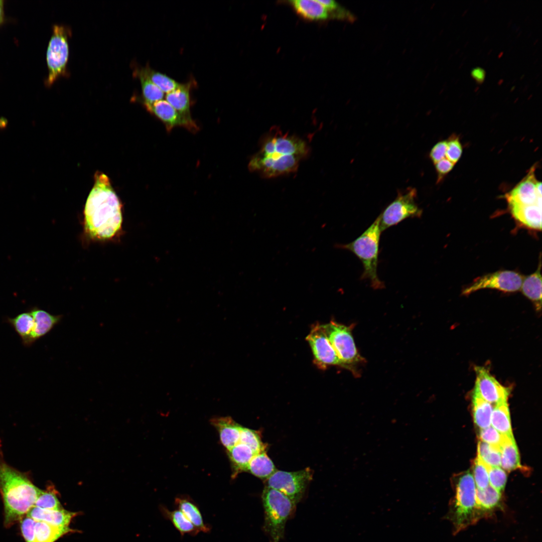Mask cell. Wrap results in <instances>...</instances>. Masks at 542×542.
Returning <instances> with one entry per match:
<instances>
[{
  "instance_id": "cell-1",
  "label": "cell",
  "mask_w": 542,
  "mask_h": 542,
  "mask_svg": "<svg viewBox=\"0 0 542 542\" xmlns=\"http://www.w3.org/2000/svg\"><path fill=\"white\" fill-rule=\"evenodd\" d=\"M310 150L305 140L274 126L261 138L259 149L250 158L248 168L266 179L295 173Z\"/></svg>"
},
{
  "instance_id": "cell-2",
  "label": "cell",
  "mask_w": 542,
  "mask_h": 542,
  "mask_svg": "<svg viewBox=\"0 0 542 542\" xmlns=\"http://www.w3.org/2000/svg\"><path fill=\"white\" fill-rule=\"evenodd\" d=\"M85 227L92 237L106 239L114 236L121 228V204L109 178L97 172L94 184L84 208Z\"/></svg>"
},
{
  "instance_id": "cell-3",
  "label": "cell",
  "mask_w": 542,
  "mask_h": 542,
  "mask_svg": "<svg viewBox=\"0 0 542 542\" xmlns=\"http://www.w3.org/2000/svg\"><path fill=\"white\" fill-rule=\"evenodd\" d=\"M41 490L28 475L0 461V494L4 505V524L9 527L32 508Z\"/></svg>"
},
{
  "instance_id": "cell-4",
  "label": "cell",
  "mask_w": 542,
  "mask_h": 542,
  "mask_svg": "<svg viewBox=\"0 0 542 542\" xmlns=\"http://www.w3.org/2000/svg\"><path fill=\"white\" fill-rule=\"evenodd\" d=\"M379 216L358 237L347 244H337V248L348 250L354 253L363 266L362 279L368 280L374 289L384 288L377 275L379 243L381 230Z\"/></svg>"
},
{
  "instance_id": "cell-5",
  "label": "cell",
  "mask_w": 542,
  "mask_h": 542,
  "mask_svg": "<svg viewBox=\"0 0 542 542\" xmlns=\"http://www.w3.org/2000/svg\"><path fill=\"white\" fill-rule=\"evenodd\" d=\"M261 499L264 511V530L270 542H280L296 504L282 492L267 486L263 489Z\"/></svg>"
},
{
  "instance_id": "cell-6",
  "label": "cell",
  "mask_w": 542,
  "mask_h": 542,
  "mask_svg": "<svg viewBox=\"0 0 542 542\" xmlns=\"http://www.w3.org/2000/svg\"><path fill=\"white\" fill-rule=\"evenodd\" d=\"M476 490L475 481L470 473L466 472L459 478L454 499L447 514L455 534L477 522Z\"/></svg>"
},
{
  "instance_id": "cell-7",
  "label": "cell",
  "mask_w": 542,
  "mask_h": 542,
  "mask_svg": "<svg viewBox=\"0 0 542 542\" xmlns=\"http://www.w3.org/2000/svg\"><path fill=\"white\" fill-rule=\"evenodd\" d=\"M329 342L347 369L356 373L354 366L364 362L352 334L353 325L346 326L334 321L321 324Z\"/></svg>"
},
{
  "instance_id": "cell-8",
  "label": "cell",
  "mask_w": 542,
  "mask_h": 542,
  "mask_svg": "<svg viewBox=\"0 0 542 542\" xmlns=\"http://www.w3.org/2000/svg\"><path fill=\"white\" fill-rule=\"evenodd\" d=\"M71 30L66 26L55 25L47 51V62L48 76L47 84L50 85L59 77L67 73V64L69 57L68 37Z\"/></svg>"
},
{
  "instance_id": "cell-9",
  "label": "cell",
  "mask_w": 542,
  "mask_h": 542,
  "mask_svg": "<svg viewBox=\"0 0 542 542\" xmlns=\"http://www.w3.org/2000/svg\"><path fill=\"white\" fill-rule=\"evenodd\" d=\"M417 197V191L414 188L399 192L396 198L379 215L381 231L406 218L421 217L422 210L416 202Z\"/></svg>"
},
{
  "instance_id": "cell-10",
  "label": "cell",
  "mask_w": 542,
  "mask_h": 542,
  "mask_svg": "<svg viewBox=\"0 0 542 542\" xmlns=\"http://www.w3.org/2000/svg\"><path fill=\"white\" fill-rule=\"evenodd\" d=\"M313 475L309 467L294 472L276 470L266 480V486L280 491L297 504L304 495Z\"/></svg>"
},
{
  "instance_id": "cell-11",
  "label": "cell",
  "mask_w": 542,
  "mask_h": 542,
  "mask_svg": "<svg viewBox=\"0 0 542 542\" xmlns=\"http://www.w3.org/2000/svg\"><path fill=\"white\" fill-rule=\"evenodd\" d=\"M523 276L516 272L499 270L478 277L462 294L469 295L481 289H496L504 292H514L520 290Z\"/></svg>"
},
{
  "instance_id": "cell-12",
  "label": "cell",
  "mask_w": 542,
  "mask_h": 542,
  "mask_svg": "<svg viewBox=\"0 0 542 542\" xmlns=\"http://www.w3.org/2000/svg\"><path fill=\"white\" fill-rule=\"evenodd\" d=\"M306 340L312 351L314 363L318 368L326 369L329 366L335 365L347 369L329 342L321 324L313 326Z\"/></svg>"
},
{
  "instance_id": "cell-13",
  "label": "cell",
  "mask_w": 542,
  "mask_h": 542,
  "mask_svg": "<svg viewBox=\"0 0 542 542\" xmlns=\"http://www.w3.org/2000/svg\"><path fill=\"white\" fill-rule=\"evenodd\" d=\"M143 105L150 113L163 123L168 132L177 126L183 127L192 133L199 130V127L192 118L181 114L166 100Z\"/></svg>"
},
{
  "instance_id": "cell-14",
  "label": "cell",
  "mask_w": 542,
  "mask_h": 542,
  "mask_svg": "<svg viewBox=\"0 0 542 542\" xmlns=\"http://www.w3.org/2000/svg\"><path fill=\"white\" fill-rule=\"evenodd\" d=\"M474 391L486 401L495 405L506 402L509 389L502 385L485 368L475 367Z\"/></svg>"
},
{
  "instance_id": "cell-15",
  "label": "cell",
  "mask_w": 542,
  "mask_h": 542,
  "mask_svg": "<svg viewBox=\"0 0 542 542\" xmlns=\"http://www.w3.org/2000/svg\"><path fill=\"white\" fill-rule=\"evenodd\" d=\"M534 167L531 169L528 174L509 193L506 198L508 205L527 206L535 204L541 207V196L536 191L537 181L534 173Z\"/></svg>"
},
{
  "instance_id": "cell-16",
  "label": "cell",
  "mask_w": 542,
  "mask_h": 542,
  "mask_svg": "<svg viewBox=\"0 0 542 542\" xmlns=\"http://www.w3.org/2000/svg\"><path fill=\"white\" fill-rule=\"evenodd\" d=\"M501 493L490 485L483 489L476 490V519L477 522L489 517L502 508Z\"/></svg>"
},
{
  "instance_id": "cell-17",
  "label": "cell",
  "mask_w": 542,
  "mask_h": 542,
  "mask_svg": "<svg viewBox=\"0 0 542 542\" xmlns=\"http://www.w3.org/2000/svg\"><path fill=\"white\" fill-rule=\"evenodd\" d=\"M34 320V327L29 340V346L48 334L60 321L61 315H53L36 307L29 311Z\"/></svg>"
},
{
  "instance_id": "cell-18",
  "label": "cell",
  "mask_w": 542,
  "mask_h": 542,
  "mask_svg": "<svg viewBox=\"0 0 542 542\" xmlns=\"http://www.w3.org/2000/svg\"><path fill=\"white\" fill-rule=\"evenodd\" d=\"M210 422L217 430L221 442L227 451L239 443L242 426L231 417L213 418Z\"/></svg>"
},
{
  "instance_id": "cell-19",
  "label": "cell",
  "mask_w": 542,
  "mask_h": 542,
  "mask_svg": "<svg viewBox=\"0 0 542 542\" xmlns=\"http://www.w3.org/2000/svg\"><path fill=\"white\" fill-rule=\"evenodd\" d=\"M76 515L75 512L63 509L51 510L33 506L26 516L35 521L45 522L58 527H69L72 518Z\"/></svg>"
},
{
  "instance_id": "cell-20",
  "label": "cell",
  "mask_w": 542,
  "mask_h": 542,
  "mask_svg": "<svg viewBox=\"0 0 542 542\" xmlns=\"http://www.w3.org/2000/svg\"><path fill=\"white\" fill-rule=\"evenodd\" d=\"M196 83L194 79H191L186 83H181L175 90L167 93L166 100L181 114L192 118L190 108L192 104L190 91Z\"/></svg>"
},
{
  "instance_id": "cell-21",
  "label": "cell",
  "mask_w": 542,
  "mask_h": 542,
  "mask_svg": "<svg viewBox=\"0 0 542 542\" xmlns=\"http://www.w3.org/2000/svg\"><path fill=\"white\" fill-rule=\"evenodd\" d=\"M510 212L515 220L530 229H541V207L533 204L527 206L509 205Z\"/></svg>"
},
{
  "instance_id": "cell-22",
  "label": "cell",
  "mask_w": 542,
  "mask_h": 542,
  "mask_svg": "<svg viewBox=\"0 0 542 542\" xmlns=\"http://www.w3.org/2000/svg\"><path fill=\"white\" fill-rule=\"evenodd\" d=\"M289 3L299 15L306 19L321 21L329 18L327 9L318 0H293Z\"/></svg>"
},
{
  "instance_id": "cell-23",
  "label": "cell",
  "mask_w": 542,
  "mask_h": 542,
  "mask_svg": "<svg viewBox=\"0 0 542 542\" xmlns=\"http://www.w3.org/2000/svg\"><path fill=\"white\" fill-rule=\"evenodd\" d=\"M175 504L178 509L180 510L198 530L205 533L210 531V526L204 523L200 510L191 499L185 497L176 498Z\"/></svg>"
},
{
  "instance_id": "cell-24",
  "label": "cell",
  "mask_w": 542,
  "mask_h": 542,
  "mask_svg": "<svg viewBox=\"0 0 542 542\" xmlns=\"http://www.w3.org/2000/svg\"><path fill=\"white\" fill-rule=\"evenodd\" d=\"M227 451L234 478L239 473L247 471L249 462L255 455L250 447L242 443H238Z\"/></svg>"
},
{
  "instance_id": "cell-25",
  "label": "cell",
  "mask_w": 542,
  "mask_h": 542,
  "mask_svg": "<svg viewBox=\"0 0 542 542\" xmlns=\"http://www.w3.org/2000/svg\"><path fill=\"white\" fill-rule=\"evenodd\" d=\"M540 263L537 270L532 274L523 278L521 290L523 294L533 302L538 309L541 305V275Z\"/></svg>"
},
{
  "instance_id": "cell-26",
  "label": "cell",
  "mask_w": 542,
  "mask_h": 542,
  "mask_svg": "<svg viewBox=\"0 0 542 542\" xmlns=\"http://www.w3.org/2000/svg\"><path fill=\"white\" fill-rule=\"evenodd\" d=\"M6 321L19 335L23 344L29 347V340L34 327V320L31 313L24 312L14 318L8 317Z\"/></svg>"
},
{
  "instance_id": "cell-27",
  "label": "cell",
  "mask_w": 542,
  "mask_h": 542,
  "mask_svg": "<svg viewBox=\"0 0 542 542\" xmlns=\"http://www.w3.org/2000/svg\"><path fill=\"white\" fill-rule=\"evenodd\" d=\"M133 74L141 82L143 104H151L163 99L164 93L151 80L143 67L136 69Z\"/></svg>"
},
{
  "instance_id": "cell-28",
  "label": "cell",
  "mask_w": 542,
  "mask_h": 542,
  "mask_svg": "<svg viewBox=\"0 0 542 542\" xmlns=\"http://www.w3.org/2000/svg\"><path fill=\"white\" fill-rule=\"evenodd\" d=\"M160 509L163 516L170 521L182 535H195L199 532L180 510H170L163 505H161Z\"/></svg>"
},
{
  "instance_id": "cell-29",
  "label": "cell",
  "mask_w": 542,
  "mask_h": 542,
  "mask_svg": "<svg viewBox=\"0 0 542 542\" xmlns=\"http://www.w3.org/2000/svg\"><path fill=\"white\" fill-rule=\"evenodd\" d=\"M276 467L266 451L255 454L251 460L247 471L262 479L267 480L276 471Z\"/></svg>"
},
{
  "instance_id": "cell-30",
  "label": "cell",
  "mask_w": 542,
  "mask_h": 542,
  "mask_svg": "<svg viewBox=\"0 0 542 542\" xmlns=\"http://www.w3.org/2000/svg\"><path fill=\"white\" fill-rule=\"evenodd\" d=\"M495 405L491 418L492 427L502 435L513 437L507 401Z\"/></svg>"
},
{
  "instance_id": "cell-31",
  "label": "cell",
  "mask_w": 542,
  "mask_h": 542,
  "mask_svg": "<svg viewBox=\"0 0 542 542\" xmlns=\"http://www.w3.org/2000/svg\"><path fill=\"white\" fill-rule=\"evenodd\" d=\"M500 466L506 471L521 467L520 457L513 437H508L500 447Z\"/></svg>"
},
{
  "instance_id": "cell-32",
  "label": "cell",
  "mask_w": 542,
  "mask_h": 542,
  "mask_svg": "<svg viewBox=\"0 0 542 542\" xmlns=\"http://www.w3.org/2000/svg\"><path fill=\"white\" fill-rule=\"evenodd\" d=\"M473 416L475 424L480 429L491 425V418L493 411L492 404L483 399L474 391L473 395Z\"/></svg>"
},
{
  "instance_id": "cell-33",
  "label": "cell",
  "mask_w": 542,
  "mask_h": 542,
  "mask_svg": "<svg viewBox=\"0 0 542 542\" xmlns=\"http://www.w3.org/2000/svg\"><path fill=\"white\" fill-rule=\"evenodd\" d=\"M71 530L69 527H58L45 522L36 521L35 540L36 542H55Z\"/></svg>"
},
{
  "instance_id": "cell-34",
  "label": "cell",
  "mask_w": 542,
  "mask_h": 542,
  "mask_svg": "<svg viewBox=\"0 0 542 542\" xmlns=\"http://www.w3.org/2000/svg\"><path fill=\"white\" fill-rule=\"evenodd\" d=\"M143 68L151 80L164 93H168L178 88L181 84L165 74L152 69L149 65H147Z\"/></svg>"
},
{
  "instance_id": "cell-35",
  "label": "cell",
  "mask_w": 542,
  "mask_h": 542,
  "mask_svg": "<svg viewBox=\"0 0 542 542\" xmlns=\"http://www.w3.org/2000/svg\"><path fill=\"white\" fill-rule=\"evenodd\" d=\"M477 457L489 467L500 466V448L480 441L478 444Z\"/></svg>"
},
{
  "instance_id": "cell-36",
  "label": "cell",
  "mask_w": 542,
  "mask_h": 542,
  "mask_svg": "<svg viewBox=\"0 0 542 542\" xmlns=\"http://www.w3.org/2000/svg\"><path fill=\"white\" fill-rule=\"evenodd\" d=\"M239 443L248 446L255 454L266 451L267 446L262 442L260 433L254 430L241 427Z\"/></svg>"
},
{
  "instance_id": "cell-37",
  "label": "cell",
  "mask_w": 542,
  "mask_h": 542,
  "mask_svg": "<svg viewBox=\"0 0 542 542\" xmlns=\"http://www.w3.org/2000/svg\"><path fill=\"white\" fill-rule=\"evenodd\" d=\"M34 506L51 510L62 509L55 490L51 487L41 491Z\"/></svg>"
},
{
  "instance_id": "cell-38",
  "label": "cell",
  "mask_w": 542,
  "mask_h": 542,
  "mask_svg": "<svg viewBox=\"0 0 542 542\" xmlns=\"http://www.w3.org/2000/svg\"><path fill=\"white\" fill-rule=\"evenodd\" d=\"M489 467L478 457L475 460L473 472L474 481L477 488L483 489L489 485Z\"/></svg>"
},
{
  "instance_id": "cell-39",
  "label": "cell",
  "mask_w": 542,
  "mask_h": 542,
  "mask_svg": "<svg viewBox=\"0 0 542 542\" xmlns=\"http://www.w3.org/2000/svg\"><path fill=\"white\" fill-rule=\"evenodd\" d=\"M479 436L480 441L499 448L506 439L509 437L502 435L491 426L480 429Z\"/></svg>"
},
{
  "instance_id": "cell-40",
  "label": "cell",
  "mask_w": 542,
  "mask_h": 542,
  "mask_svg": "<svg viewBox=\"0 0 542 542\" xmlns=\"http://www.w3.org/2000/svg\"><path fill=\"white\" fill-rule=\"evenodd\" d=\"M490 485L501 493L505 488L507 476L504 471L499 467L488 468Z\"/></svg>"
},
{
  "instance_id": "cell-41",
  "label": "cell",
  "mask_w": 542,
  "mask_h": 542,
  "mask_svg": "<svg viewBox=\"0 0 542 542\" xmlns=\"http://www.w3.org/2000/svg\"><path fill=\"white\" fill-rule=\"evenodd\" d=\"M327 9L329 17L337 19H350V15L344 8L334 0H318Z\"/></svg>"
},
{
  "instance_id": "cell-42",
  "label": "cell",
  "mask_w": 542,
  "mask_h": 542,
  "mask_svg": "<svg viewBox=\"0 0 542 542\" xmlns=\"http://www.w3.org/2000/svg\"><path fill=\"white\" fill-rule=\"evenodd\" d=\"M462 154V147L458 137H452L447 141L446 158L456 164L460 159Z\"/></svg>"
},
{
  "instance_id": "cell-43",
  "label": "cell",
  "mask_w": 542,
  "mask_h": 542,
  "mask_svg": "<svg viewBox=\"0 0 542 542\" xmlns=\"http://www.w3.org/2000/svg\"><path fill=\"white\" fill-rule=\"evenodd\" d=\"M35 523L36 521L27 516L21 520V531L26 542H36Z\"/></svg>"
},
{
  "instance_id": "cell-44",
  "label": "cell",
  "mask_w": 542,
  "mask_h": 542,
  "mask_svg": "<svg viewBox=\"0 0 542 542\" xmlns=\"http://www.w3.org/2000/svg\"><path fill=\"white\" fill-rule=\"evenodd\" d=\"M447 149V141H440L432 148L430 153V158L434 164L445 158Z\"/></svg>"
},
{
  "instance_id": "cell-45",
  "label": "cell",
  "mask_w": 542,
  "mask_h": 542,
  "mask_svg": "<svg viewBox=\"0 0 542 542\" xmlns=\"http://www.w3.org/2000/svg\"><path fill=\"white\" fill-rule=\"evenodd\" d=\"M435 165L436 170L438 174L437 182H439L442 180L445 176L452 170L455 164L448 160L447 158H444L438 162Z\"/></svg>"
},
{
  "instance_id": "cell-46",
  "label": "cell",
  "mask_w": 542,
  "mask_h": 542,
  "mask_svg": "<svg viewBox=\"0 0 542 542\" xmlns=\"http://www.w3.org/2000/svg\"><path fill=\"white\" fill-rule=\"evenodd\" d=\"M471 75L478 83H482L485 79L486 73L482 68L476 67L471 70Z\"/></svg>"
},
{
  "instance_id": "cell-47",
  "label": "cell",
  "mask_w": 542,
  "mask_h": 542,
  "mask_svg": "<svg viewBox=\"0 0 542 542\" xmlns=\"http://www.w3.org/2000/svg\"><path fill=\"white\" fill-rule=\"evenodd\" d=\"M535 189L537 194L541 196V183L540 182L537 181L535 185Z\"/></svg>"
},
{
  "instance_id": "cell-48",
  "label": "cell",
  "mask_w": 542,
  "mask_h": 542,
  "mask_svg": "<svg viewBox=\"0 0 542 542\" xmlns=\"http://www.w3.org/2000/svg\"><path fill=\"white\" fill-rule=\"evenodd\" d=\"M8 121L4 118H0V128H4L7 126Z\"/></svg>"
},
{
  "instance_id": "cell-49",
  "label": "cell",
  "mask_w": 542,
  "mask_h": 542,
  "mask_svg": "<svg viewBox=\"0 0 542 542\" xmlns=\"http://www.w3.org/2000/svg\"><path fill=\"white\" fill-rule=\"evenodd\" d=\"M3 16V1H0V22Z\"/></svg>"
}]
</instances>
